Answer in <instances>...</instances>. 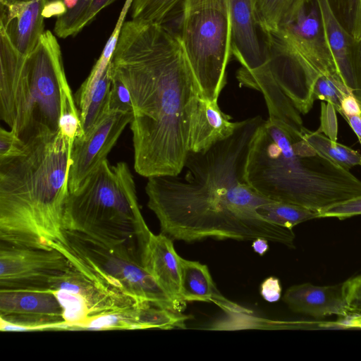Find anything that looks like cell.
Wrapping results in <instances>:
<instances>
[{"mask_svg":"<svg viewBox=\"0 0 361 361\" xmlns=\"http://www.w3.org/2000/svg\"><path fill=\"white\" fill-rule=\"evenodd\" d=\"M264 119L241 121L234 133L203 152H189L184 174L147 178V206L161 233L188 243L207 238L270 242L295 247L292 229L265 221L257 208L271 200L245 181L250 141Z\"/></svg>","mask_w":361,"mask_h":361,"instance_id":"6da1fadb","label":"cell"},{"mask_svg":"<svg viewBox=\"0 0 361 361\" xmlns=\"http://www.w3.org/2000/svg\"><path fill=\"white\" fill-rule=\"evenodd\" d=\"M111 66L131 96L135 171L146 178L180 173L202 96L177 33L164 24L125 22Z\"/></svg>","mask_w":361,"mask_h":361,"instance_id":"7a4b0ae2","label":"cell"},{"mask_svg":"<svg viewBox=\"0 0 361 361\" xmlns=\"http://www.w3.org/2000/svg\"><path fill=\"white\" fill-rule=\"evenodd\" d=\"M74 140L59 128L0 163L2 243L51 249L65 239L63 218Z\"/></svg>","mask_w":361,"mask_h":361,"instance_id":"3957f363","label":"cell"},{"mask_svg":"<svg viewBox=\"0 0 361 361\" xmlns=\"http://www.w3.org/2000/svg\"><path fill=\"white\" fill-rule=\"evenodd\" d=\"M244 178L258 194L319 212L361 195V180L292 137L275 119L264 120L249 146Z\"/></svg>","mask_w":361,"mask_h":361,"instance_id":"277c9868","label":"cell"},{"mask_svg":"<svg viewBox=\"0 0 361 361\" xmlns=\"http://www.w3.org/2000/svg\"><path fill=\"white\" fill-rule=\"evenodd\" d=\"M63 226L64 230L127 251L140 261L152 231L140 212L128 164L121 161L111 166L106 159L77 189L69 192Z\"/></svg>","mask_w":361,"mask_h":361,"instance_id":"5b68a950","label":"cell"},{"mask_svg":"<svg viewBox=\"0 0 361 361\" xmlns=\"http://www.w3.org/2000/svg\"><path fill=\"white\" fill-rule=\"evenodd\" d=\"M76 104L58 40L46 30L18 73L4 122L27 144L56 133L67 114H80Z\"/></svg>","mask_w":361,"mask_h":361,"instance_id":"8992f818","label":"cell"},{"mask_svg":"<svg viewBox=\"0 0 361 361\" xmlns=\"http://www.w3.org/2000/svg\"><path fill=\"white\" fill-rule=\"evenodd\" d=\"M64 233V240L52 248L104 291L129 303H150L178 312L135 256L79 232L65 230Z\"/></svg>","mask_w":361,"mask_h":361,"instance_id":"52a82bcc","label":"cell"},{"mask_svg":"<svg viewBox=\"0 0 361 361\" xmlns=\"http://www.w3.org/2000/svg\"><path fill=\"white\" fill-rule=\"evenodd\" d=\"M177 33L201 96L218 101L231 55L228 0H183Z\"/></svg>","mask_w":361,"mask_h":361,"instance_id":"ba28073f","label":"cell"},{"mask_svg":"<svg viewBox=\"0 0 361 361\" xmlns=\"http://www.w3.org/2000/svg\"><path fill=\"white\" fill-rule=\"evenodd\" d=\"M1 331H66L63 310L48 287L0 288Z\"/></svg>","mask_w":361,"mask_h":361,"instance_id":"9c48e42d","label":"cell"},{"mask_svg":"<svg viewBox=\"0 0 361 361\" xmlns=\"http://www.w3.org/2000/svg\"><path fill=\"white\" fill-rule=\"evenodd\" d=\"M47 287L61 305L66 331L78 330L85 322L97 315L138 304L114 298L71 264L51 277Z\"/></svg>","mask_w":361,"mask_h":361,"instance_id":"30bf717a","label":"cell"},{"mask_svg":"<svg viewBox=\"0 0 361 361\" xmlns=\"http://www.w3.org/2000/svg\"><path fill=\"white\" fill-rule=\"evenodd\" d=\"M70 263L55 248L19 246L1 242L0 288L47 287L48 280Z\"/></svg>","mask_w":361,"mask_h":361,"instance_id":"8fae6325","label":"cell"},{"mask_svg":"<svg viewBox=\"0 0 361 361\" xmlns=\"http://www.w3.org/2000/svg\"><path fill=\"white\" fill-rule=\"evenodd\" d=\"M132 112L108 109L86 134L75 137L68 176L69 192L77 189L106 159L125 128Z\"/></svg>","mask_w":361,"mask_h":361,"instance_id":"7c38bea8","label":"cell"},{"mask_svg":"<svg viewBox=\"0 0 361 361\" xmlns=\"http://www.w3.org/2000/svg\"><path fill=\"white\" fill-rule=\"evenodd\" d=\"M190 317L182 312L139 303L97 315L85 322L78 330L171 329L185 328Z\"/></svg>","mask_w":361,"mask_h":361,"instance_id":"4fadbf2b","label":"cell"},{"mask_svg":"<svg viewBox=\"0 0 361 361\" xmlns=\"http://www.w3.org/2000/svg\"><path fill=\"white\" fill-rule=\"evenodd\" d=\"M231 26V54L241 64L238 73H250L262 68L267 56L255 12V0H228Z\"/></svg>","mask_w":361,"mask_h":361,"instance_id":"5bb4252c","label":"cell"},{"mask_svg":"<svg viewBox=\"0 0 361 361\" xmlns=\"http://www.w3.org/2000/svg\"><path fill=\"white\" fill-rule=\"evenodd\" d=\"M180 258L172 239L162 233H150L140 255L142 266L181 312L186 307V302L180 293Z\"/></svg>","mask_w":361,"mask_h":361,"instance_id":"9a60e30c","label":"cell"},{"mask_svg":"<svg viewBox=\"0 0 361 361\" xmlns=\"http://www.w3.org/2000/svg\"><path fill=\"white\" fill-rule=\"evenodd\" d=\"M47 0L1 3L0 27L14 47L27 56L44 32L42 12Z\"/></svg>","mask_w":361,"mask_h":361,"instance_id":"2e32d148","label":"cell"},{"mask_svg":"<svg viewBox=\"0 0 361 361\" xmlns=\"http://www.w3.org/2000/svg\"><path fill=\"white\" fill-rule=\"evenodd\" d=\"M283 300L293 312L314 319L348 314L343 283L331 286L310 283L294 285L286 290Z\"/></svg>","mask_w":361,"mask_h":361,"instance_id":"e0dca14e","label":"cell"},{"mask_svg":"<svg viewBox=\"0 0 361 361\" xmlns=\"http://www.w3.org/2000/svg\"><path fill=\"white\" fill-rule=\"evenodd\" d=\"M328 44L340 71L355 94L359 68V42L338 20L328 0H315Z\"/></svg>","mask_w":361,"mask_h":361,"instance_id":"ac0fdd59","label":"cell"},{"mask_svg":"<svg viewBox=\"0 0 361 361\" xmlns=\"http://www.w3.org/2000/svg\"><path fill=\"white\" fill-rule=\"evenodd\" d=\"M240 121L233 122L223 112L218 101L200 98L192 115L189 140V152H203L216 143L232 135Z\"/></svg>","mask_w":361,"mask_h":361,"instance_id":"d6986e66","label":"cell"},{"mask_svg":"<svg viewBox=\"0 0 361 361\" xmlns=\"http://www.w3.org/2000/svg\"><path fill=\"white\" fill-rule=\"evenodd\" d=\"M283 29L305 51L344 78L326 39L315 0H310L296 20Z\"/></svg>","mask_w":361,"mask_h":361,"instance_id":"ffe728a7","label":"cell"},{"mask_svg":"<svg viewBox=\"0 0 361 361\" xmlns=\"http://www.w3.org/2000/svg\"><path fill=\"white\" fill-rule=\"evenodd\" d=\"M180 293L187 302H212L228 314L250 312L226 298L216 287L207 265L180 258Z\"/></svg>","mask_w":361,"mask_h":361,"instance_id":"44dd1931","label":"cell"},{"mask_svg":"<svg viewBox=\"0 0 361 361\" xmlns=\"http://www.w3.org/2000/svg\"><path fill=\"white\" fill-rule=\"evenodd\" d=\"M310 0H255L257 20L263 35L294 22Z\"/></svg>","mask_w":361,"mask_h":361,"instance_id":"7402d4cb","label":"cell"},{"mask_svg":"<svg viewBox=\"0 0 361 361\" xmlns=\"http://www.w3.org/2000/svg\"><path fill=\"white\" fill-rule=\"evenodd\" d=\"M257 212L265 221L292 230L299 224L318 219V212L273 200L260 204L257 208Z\"/></svg>","mask_w":361,"mask_h":361,"instance_id":"603a6c76","label":"cell"},{"mask_svg":"<svg viewBox=\"0 0 361 361\" xmlns=\"http://www.w3.org/2000/svg\"><path fill=\"white\" fill-rule=\"evenodd\" d=\"M301 138L317 153L331 159L344 169L349 170L361 166V154L345 145L332 141L317 131L304 128Z\"/></svg>","mask_w":361,"mask_h":361,"instance_id":"cb8c5ba5","label":"cell"},{"mask_svg":"<svg viewBox=\"0 0 361 361\" xmlns=\"http://www.w3.org/2000/svg\"><path fill=\"white\" fill-rule=\"evenodd\" d=\"M132 3L133 0H126L114 31L109 38L100 57L97 61L87 78L78 90V94L81 100L88 101L90 99L95 86L110 63L118 41L123 25L125 23L124 20L128 11L131 7Z\"/></svg>","mask_w":361,"mask_h":361,"instance_id":"d4e9b609","label":"cell"},{"mask_svg":"<svg viewBox=\"0 0 361 361\" xmlns=\"http://www.w3.org/2000/svg\"><path fill=\"white\" fill-rule=\"evenodd\" d=\"M111 86V62L95 86L87 109L82 121L83 134L87 133L109 109V95Z\"/></svg>","mask_w":361,"mask_h":361,"instance_id":"484cf974","label":"cell"},{"mask_svg":"<svg viewBox=\"0 0 361 361\" xmlns=\"http://www.w3.org/2000/svg\"><path fill=\"white\" fill-rule=\"evenodd\" d=\"M183 0H133L132 20L164 23L175 7Z\"/></svg>","mask_w":361,"mask_h":361,"instance_id":"4316f807","label":"cell"},{"mask_svg":"<svg viewBox=\"0 0 361 361\" xmlns=\"http://www.w3.org/2000/svg\"><path fill=\"white\" fill-rule=\"evenodd\" d=\"M345 29L357 40L361 39V0H328Z\"/></svg>","mask_w":361,"mask_h":361,"instance_id":"83f0119b","label":"cell"},{"mask_svg":"<svg viewBox=\"0 0 361 361\" xmlns=\"http://www.w3.org/2000/svg\"><path fill=\"white\" fill-rule=\"evenodd\" d=\"M93 0H78L77 4L66 13L57 17L54 28L59 38L77 35L80 30V23Z\"/></svg>","mask_w":361,"mask_h":361,"instance_id":"f1b7e54d","label":"cell"},{"mask_svg":"<svg viewBox=\"0 0 361 361\" xmlns=\"http://www.w3.org/2000/svg\"><path fill=\"white\" fill-rule=\"evenodd\" d=\"M109 109L116 111L133 113V104L130 92L119 75L112 68Z\"/></svg>","mask_w":361,"mask_h":361,"instance_id":"f546056e","label":"cell"},{"mask_svg":"<svg viewBox=\"0 0 361 361\" xmlns=\"http://www.w3.org/2000/svg\"><path fill=\"white\" fill-rule=\"evenodd\" d=\"M358 215H361V195L326 207L318 212V219L333 217L344 220Z\"/></svg>","mask_w":361,"mask_h":361,"instance_id":"4dcf8cb0","label":"cell"},{"mask_svg":"<svg viewBox=\"0 0 361 361\" xmlns=\"http://www.w3.org/2000/svg\"><path fill=\"white\" fill-rule=\"evenodd\" d=\"M26 144L12 130L0 128V163L23 152Z\"/></svg>","mask_w":361,"mask_h":361,"instance_id":"1f68e13d","label":"cell"},{"mask_svg":"<svg viewBox=\"0 0 361 361\" xmlns=\"http://www.w3.org/2000/svg\"><path fill=\"white\" fill-rule=\"evenodd\" d=\"M344 97L327 78L321 77L318 79L314 89V99L331 103L336 111L340 113L341 102Z\"/></svg>","mask_w":361,"mask_h":361,"instance_id":"d6a6232c","label":"cell"},{"mask_svg":"<svg viewBox=\"0 0 361 361\" xmlns=\"http://www.w3.org/2000/svg\"><path fill=\"white\" fill-rule=\"evenodd\" d=\"M344 297L348 314L361 313V274L343 282Z\"/></svg>","mask_w":361,"mask_h":361,"instance_id":"836d02e7","label":"cell"},{"mask_svg":"<svg viewBox=\"0 0 361 361\" xmlns=\"http://www.w3.org/2000/svg\"><path fill=\"white\" fill-rule=\"evenodd\" d=\"M321 124L317 130L324 133L331 140L337 141L338 125L334 106L329 102L321 104Z\"/></svg>","mask_w":361,"mask_h":361,"instance_id":"e575fe53","label":"cell"},{"mask_svg":"<svg viewBox=\"0 0 361 361\" xmlns=\"http://www.w3.org/2000/svg\"><path fill=\"white\" fill-rule=\"evenodd\" d=\"M260 294L267 302L278 301L281 295V286L279 279L274 276H270L264 280L260 285Z\"/></svg>","mask_w":361,"mask_h":361,"instance_id":"d590c367","label":"cell"},{"mask_svg":"<svg viewBox=\"0 0 361 361\" xmlns=\"http://www.w3.org/2000/svg\"><path fill=\"white\" fill-rule=\"evenodd\" d=\"M115 1L116 0H93L81 21L80 26V30L90 24L101 10Z\"/></svg>","mask_w":361,"mask_h":361,"instance_id":"8d00e7d4","label":"cell"},{"mask_svg":"<svg viewBox=\"0 0 361 361\" xmlns=\"http://www.w3.org/2000/svg\"><path fill=\"white\" fill-rule=\"evenodd\" d=\"M340 114L361 117V103L353 94L345 96L341 102Z\"/></svg>","mask_w":361,"mask_h":361,"instance_id":"74e56055","label":"cell"},{"mask_svg":"<svg viewBox=\"0 0 361 361\" xmlns=\"http://www.w3.org/2000/svg\"><path fill=\"white\" fill-rule=\"evenodd\" d=\"M66 8L63 0H53L47 1L44 6L42 15L44 18H48L52 16H60L66 13Z\"/></svg>","mask_w":361,"mask_h":361,"instance_id":"f35d334b","label":"cell"},{"mask_svg":"<svg viewBox=\"0 0 361 361\" xmlns=\"http://www.w3.org/2000/svg\"><path fill=\"white\" fill-rule=\"evenodd\" d=\"M331 326L345 329H361V313L339 317Z\"/></svg>","mask_w":361,"mask_h":361,"instance_id":"ab89813d","label":"cell"},{"mask_svg":"<svg viewBox=\"0 0 361 361\" xmlns=\"http://www.w3.org/2000/svg\"><path fill=\"white\" fill-rule=\"evenodd\" d=\"M349 123L351 128L357 135L361 145V117L357 116H349L344 114H341Z\"/></svg>","mask_w":361,"mask_h":361,"instance_id":"60d3db41","label":"cell"},{"mask_svg":"<svg viewBox=\"0 0 361 361\" xmlns=\"http://www.w3.org/2000/svg\"><path fill=\"white\" fill-rule=\"evenodd\" d=\"M269 240L263 238H257L252 240V247L254 251L260 256L264 255L269 250Z\"/></svg>","mask_w":361,"mask_h":361,"instance_id":"b9f144b4","label":"cell"},{"mask_svg":"<svg viewBox=\"0 0 361 361\" xmlns=\"http://www.w3.org/2000/svg\"><path fill=\"white\" fill-rule=\"evenodd\" d=\"M355 97L361 103V39L359 41V68L357 82V88L355 92Z\"/></svg>","mask_w":361,"mask_h":361,"instance_id":"7bdbcfd3","label":"cell"},{"mask_svg":"<svg viewBox=\"0 0 361 361\" xmlns=\"http://www.w3.org/2000/svg\"><path fill=\"white\" fill-rule=\"evenodd\" d=\"M66 8L68 9L73 8L78 3V0H63Z\"/></svg>","mask_w":361,"mask_h":361,"instance_id":"ee69618b","label":"cell"},{"mask_svg":"<svg viewBox=\"0 0 361 361\" xmlns=\"http://www.w3.org/2000/svg\"><path fill=\"white\" fill-rule=\"evenodd\" d=\"M16 1H18V0H0V2L2 4H6V3L14 2Z\"/></svg>","mask_w":361,"mask_h":361,"instance_id":"f6af8a7d","label":"cell"}]
</instances>
